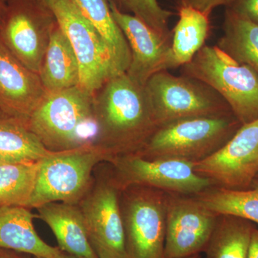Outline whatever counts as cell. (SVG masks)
I'll use <instances>...</instances> for the list:
<instances>
[{
  "label": "cell",
  "mask_w": 258,
  "mask_h": 258,
  "mask_svg": "<svg viewBox=\"0 0 258 258\" xmlns=\"http://www.w3.org/2000/svg\"><path fill=\"white\" fill-rule=\"evenodd\" d=\"M247 258H258V228L256 227L252 232Z\"/></svg>",
  "instance_id": "obj_29"
},
{
  "label": "cell",
  "mask_w": 258,
  "mask_h": 258,
  "mask_svg": "<svg viewBox=\"0 0 258 258\" xmlns=\"http://www.w3.org/2000/svg\"><path fill=\"white\" fill-rule=\"evenodd\" d=\"M27 125L47 150L62 152L91 143L83 137L94 125L93 94L81 86L46 92Z\"/></svg>",
  "instance_id": "obj_3"
},
{
  "label": "cell",
  "mask_w": 258,
  "mask_h": 258,
  "mask_svg": "<svg viewBox=\"0 0 258 258\" xmlns=\"http://www.w3.org/2000/svg\"><path fill=\"white\" fill-rule=\"evenodd\" d=\"M50 8L77 57L79 86L93 95L108 80L121 74L103 37L72 0H55Z\"/></svg>",
  "instance_id": "obj_8"
},
{
  "label": "cell",
  "mask_w": 258,
  "mask_h": 258,
  "mask_svg": "<svg viewBox=\"0 0 258 258\" xmlns=\"http://www.w3.org/2000/svg\"><path fill=\"white\" fill-rule=\"evenodd\" d=\"M145 89L158 127L184 118L233 114L213 88L184 75L157 73L148 80Z\"/></svg>",
  "instance_id": "obj_6"
},
{
  "label": "cell",
  "mask_w": 258,
  "mask_h": 258,
  "mask_svg": "<svg viewBox=\"0 0 258 258\" xmlns=\"http://www.w3.org/2000/svg\"><path fill=\"white\" fill-rule=\"evenodd\" d=\"M193 197L218 215H233L258 225V188L234 190L212 186Z\"/></svg>",
  "instance_id": "obj_25"
},
{
  "label": "cell",
  "mask_w": 258,
  "mask_h": 258,
  "mask_svg": "<svg viewBox=\"0 0 258 258\" xmlns=\"http://www.w3.org/2000/svg\"><path fill=\"white\" fill-rule=\"evenodd\" d=\"M218 217L193 196L166 192V257L205 252Z\"/></svg>",
  "instance_id": "obj_13"
},
{
  "label": "cell",
  "mask_w": 258,
  "mask_h": 258,
  "mask_svg": "<svg viewBox=\"0 0 258 258\" xmlns=\"http://www.w3.org/2000/svg\"><path fill=\"white\" fill-rule=\"evenodd\" d=\"M181 74L203 81L225 100L241 124L258 119V75L217 46L205 45Z\"/></svg>",
  "instance_id": "obj_5"
},
{
  "label": "cell",
  "mask_w": 258,
  "mask_h": 258,
  "mask_svg": "<svg viewBox=\"0 0 258 258\" xmlns=\"http://www.w3.org/2000/svg\"><path fill=\"white\" fill-rule=\"evenodd\" d=\"M57 20L38 0H9L0 25V39L30 71L38 74Z\"/></svg>",
  "instance_id": "obj_9"
},
{
  "label": "cell",
  "mask_w": 258,
  "mask_h": 258,
  "mask_svg": "<svg viewBox=\"0 0 258 258\" xmlns=\"http://www.w3.org/2000/svg\"><path fill=\"white\" fill-rule=\"evenodd\" d=\"M0 258H32V256L10 249L0 248Z\"/></svg>",
  "instance_id": "obj_30"
},
{
  "label": "cell",
  "mask_w": 258,
  "mask_h": 258,
  "mask_svg": "<svg viewBox=\"0 0 258 258\" xmlns=\"http://www.w3.org/2000/svg\"><path fill=\"white\" fill-rule=\"evenodd\" d=\"M45 93L38 74L24 66L0 39V110L27 123Z\"/></svg>",
  "instance_id": "obj_15"
},
{
  "label": "cell",
  "mask_w": 258,
  "mask_h": 258,
  "mask_svg": "<svg viewBox=\"0 0 258 258\" xmlns=\"http://www.w3.org/2000/svg\"><path fill=\"white\" fill-rule=\"evenodd\" d=\"M183 258H201L200 254H194V255L189 256V257H183Z\"/></svg>",
  "instance_id": "obj_34"
},
{
  "label": "cell",
  "mask_w": 258,
  "mask_h": 258,
  "mask_svg": "<svg viewBox=\"0 0 258 258\" xmlns=\"http://www.w3.org/2000/svg\"><path fill=\"white\" fill-rule=\"evenodd\" d=\"M178 21L173 30L171 51L176 69L189 63L205 45L211 30L210 15L178 5Z\"/></svg>",
  "instance_id": "obj_19"
},
{
  "label": "cell",
  "mask_w": 258,
  "mask_h": 258,
  "mask_svg": "<svg viewBox=\"0 0 258 258\" xmlns=\"http://www.w3.org/2000/svg\"><path fill=\"white\" fill-rule=\"evenodd\" d=\"M166 192L132 186L120 191V207L128 258H166Z\"/></svg>",
  "instance_id": "obj_7"
},
{
  "label": "cell",
  "mask_w": 258,
  "mask_h": 258,
  "mask_svg": "<svg viewBox=\"0 0 258 258\" xmlns=\"http://www.w3.org/2000/svg\"><path fill=\"white\" fill-rule=\"evenodd\" d=\"M111 159L92 143L52 152L40 161L36 184L28 208L50 203L79 204L92 186L96 166Z\"/></svg>",
  "instance_id": "obj_4"
},
{
  "label": "cell",
  "mask_w": 258,
  "mask_h": 258,
  "mask_svg": "<svg viewBox=\"0 0 258 258\" xmlns=\"http://www.w3.org/2000/svg\"><path fill=\"white\" fill-rule=\"evenodd\" d=\"M217 46L258 75V25L227 8Z\"/></svg>",
  "instance_id": "obj_20"
},
{
  "label": "cell",
  "mask_w": 258,
  "mask_h": 258,
  "mask_svg": "<svg viewBox=\"0 0 258 258\" xmlns=\"http://www.w3.org/2000/svg\"><path fill=\"white\" fill-rule=\"evenodd\" d=\"M255 225L241 217L219 215L205 252L208 258H247Z\"/></svg>",
  "instance_id": "obj_23"
},
{
  "label": "cell",
  "mask_w": 258,
  "mask_h": 258,
  "mask_svg": "<svg viewBox=\"0 0 258 258\" xmlns=\"http://www.w3.org/2000/svg\"><path fill=\"white\" fill-rule=\"evenodd\" d=\"M38 1L41 2V3H44V4L48 5V6L50 7L52 3H53V2H55V0H38Z\"/></svg>",
  "instance_id": "obj_33"
},
{
  "label": "cell",
  "mask_w": 258,
  "mask_h": 258,
  "mask_svg": "<svg viewBox=\"0 0 258 258\" xmlns=\"http://www.w3.org/2000/svg\"><path fill=\"white\" fill-rule=\"evenodd\" d=\"M32 258H46V257H32ZM61 258H76V257H74V256L70 255V254H66V256H64V257H61Z\"/></svg>",
  "instance_id": "obj_35"
},
{
  "label": "cell",
  "mask_w": 258,
  "mask_h": 258,
  "mask_svg": "<svg viewBox=\"0 0 258 258\" xmlns=\"http://www.w3.org/2000/svg\"><path fill=\"white\" fill-rule=\"evenodd\" d=\"M51 152L25 122L0 110V162L40 161Z\"/></svg>",
  "instance_id": "obj_21"
},
{
  "label": "cell",
  "mask_w": 258,
  "mask_h": 258,
  "mask_svg": "<svg viewBox=\"0 0 258 258\" xmlns=\"http://www.w3.org/2000/svg\"><path fill=\"white\" fill-rule=\"evenodd\" d=\"M9 0H0V25H1L3 19L4 18L7 7H8Z\"/></svg>",
  "instance_id": "obj_31"
},
{
  "label": "cell",
  "mask_w": 258,
  "mask_h": 258,
  "mask_svg": "<svg viewBox=\"0 0 258 258\" xmlns=\"http://www.w3.org/2000/svg\"><path fill=\"white\" fill-rule=\"evenodd\" d=\"M93 113L92 144L111 162L118 156L138 153L158 128L145 86L125 73L108 80L93 93Z\"/></svg>",
  "instance_id": "obj_1"
},
{
  "label": "cell",
  "mask_w": 258,
  "mask_h": 258,
  "mask_svg": "<svg viewBox=\"0 0 258 258\" xmlns=\"http://www.w3.org/2000/svg\"><path fill=\"white\" fill-rule=\"evenodd\" d=\"M37 215L23 207L0 208V248L10 249L32 257L61 258L67 254L58 247L46 243L35 230Z\"/></svg>",
  "instance_id": "obj_17"
},
{
  "label": "cell",
  "mask_w": 258,
  "mask_h": 258,
  "mask_svg": "<svg viewBox=\"0 0 258 258\" xmlns=\"http://www.w3.org/2000/svg\"><path fill=\"white\" fill-rule=\"evenodd\" d=\"M227 8L258 25V0H235Z\"/></svg>",
  "instance_id": "obj_28"
},
{
  "label": "cell",
  "mask_w": 258,
  "mask_h": 258,
  "mask_svg": "<svg viewBox=\"0 0 258 258\" xmlns=\"http://www.w3.org/2000/svg\"><path fill=\"white\" fill-rule=\"evenodd\" d=\"M72 1L103 37L118 71L120 74L126 72L131 62V51L123 32L112 15L110 0Z\"/></svg>",
  "instance_id": "obj_22"
},
{
  "label": "cell",
  "mask_w": 258,
  "mask_h": 258,
  "mask_svg": "<svg viewBox=\"0 0 258 258\" xmlns=\"http://www.w3.org/2000/svg\"><path fill=\"white\" fill-rule=\"evenodd\" d=\"M40 161L0 162V208H28L36 184Z\"/></svg>",
  "instance_id": "obj_24"
},
{
  "label": "cell",
  "mask_w": 258,
  "mask_h": 258,
  "mask_svg": "<svg viewBox=\"0 0 258 258\" xmlns=\"http://www.w3.org/2000/svg\"><path fill=\"white\" fill-rule=\"evenodd\" d=\"M120 194L108 167L95 174L91 189L79 203L98 258H128Z\"/></svg>",
  "instance_id": "obj_11"
},
{
  "label": "cell",
  "mask_w": 258,
  "mask_h": 258,
  "mask_svg": "<svg viewBox=\"0 0 258 258\" xmlns=\"http://www.w3.org/2000/svg\"><path fill=\"white\" fill-rule=\"evenodd\" d=\"M36 210L37 217L50 227L61 250L76 258H98L79 204L50 203Z\"/></svg>",
  "instance_id": "obj_16"
},
{
  "label": "cell",
  "mask_w": 258,
  "mask_h": 258,
  "mask_svg": "<svg viewBox=\"0 0 258 258\" xmlns=\"http://www.w3.org/2000/svg\"><path fill=\"white\" fill-rule=\"evenodd\" d=\"M193 166L197 174L210 179L214 186L249 189L258 172V119L241 125L223 147Z\"/></svg>",
  "instance_id": "obj_12"
},
{
  "label": "cell",
  "mask_w": 258,
  "mask_h": 258,
  "mask_svg": "<svg viewBox=\"0 0 258 258\" xmlns=\"http://www.w3.org/2000/svg\"><path fill=\"white\" fill-rule=\"evenodd\" d=\"M241 125L233 114L174 120L158 127L136 154L147 160L198 162L223 147Z\"/></svg>",
  "instance_id": "obj_2"
},
{
  "label": "cell",
  "mask_w": 258,
  "mask_h": 258,
  "mask_svg": "<svg viewBox=\"0 0 258 258\" xmlns=\"http://www.w3.org/2000/svg\"><path fill=\"white\" fill-rule=\"evenodd\" d=\"M120 12L132 15L154 29L161 36L171 42L169 19L174 15L164 9L158 0H111Z\"/></svg>",
  "instance_id": "obj_26"
},
{
  "label": "cell",
  "mask_w": 258,
  "mask_h": 258,
  "mask_svg": "<svg viewBox=\"0 0 258 258\" xmlns=\"http://www.w3.org/2000/svg\"><path fill=\"white\" fill-rule=\"evenodd\" d=\"M235 1V0H179L178 5L191 7L210 16L213 10L221 6L230 8Z\"/></svg>",
  "instance_id": "obj_27"
},
{
  "label": "cell",
  "mask_w": 258,
  "mask_h": 258,
  "mask_svg": "<svg viewBox=\"0 0 258 258\" xmlns=\"http://www.w3.org/2000/svg\"><path fill=\"white\" fill-rule=\"evenodd\" d=\"M110 5L130 49L131 62L125 74L131 79L145 86L153 75L176 69L171 41L139 18L120 12L111 0Z\"/></svg>",
  "instance_id": "obj_14"
},
{
  "label": "cell",
  "mask_w": 258,
  "mask_h": 258,
  "mask_svg": "<svg viewBox=\"0 0 258 258\" xmlns=\"http://www.w3.org/2000/svg\"><path fill=\"white\" fill-rule=\"evenodd\" d=\"M108 164L112 179L120 191L142 186L194 196L214 186L210 179L195 172L193 163L179 159L147 160L131 154L115 157Z\"/></svg>",
  "instance_id": "obj_10"
},
{
  "label": "cell",
  "mask_w": 258,
  "mask_h": 258,
  "mask_svg": "<svg viewBox=\"0 0 258 258\" xmlns=\"http://www.w3.org/2000/svg\"><path fill=\"white\" fill-rule=\"evenodd\" d=\"M45 92L80 85V69L71 42L57 24L51 34L38 73Z\"/></svg>",
  "instance_id": "obj_18"
},
{
  "label": "cell",
  "mask_w": 258,
  "mask_h": 258,
  "mask_svg": "<svg viewBox=\"0 0 258 258\" xmlns=\"http://www.w3.org/2000/svg\"><path fill=\"white\" fill-rule=\"evenodd\" d=\"M256 188H258V172L252 180V184H251L250 187L249 189H256Z\"/></svg>",
  "instance_id": "obj_32"
}]
</instances>
